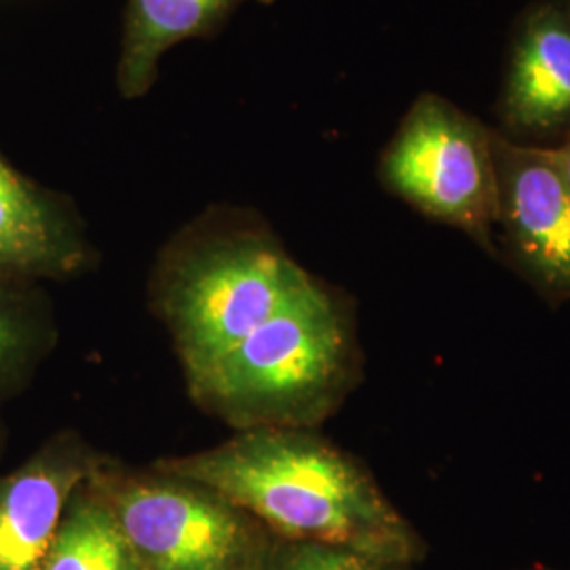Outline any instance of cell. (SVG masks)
I'll use <instances>...</instances> for the list:
<instances>
[{
	"mask_svg": "<svg viewBox=\"0 0 570 570\" xmlns=\"http://www.w3.org/2000/svg\"><path fill=\"white\" fill-rule=\"evenodd\" d=\"M569 4H570V0H569Z\"/></svg>",
	"mask_w": 570,
	"mask_h": 570,
	"instance_id": "cell-17",
	"label": "cell"
},
{
	"mask_svg": "<svg viewBox=\"0 0 570 570\" xmlns=\"http://www.w3.org/2000/svg\"><path fill=\"white\" fill-rule=\"evenodd\" d=\"M357 376L348 311L313 279L186 385L197 406L235 431L315 429L341 407Z\"/></svg>",
	"mask_w": 570,
	"mask_h": 570,
	"instance_id": "cell-3",
	"label": "cell"
},
{
	"mask_svg": "<svg viewBox=\"0 0 570 570\" xmlns=\"http://www.w3.org/2000/svg\"><path fill=\"white\" fill-rule=\"evenodd\" d=\"M497 98V131L511 142L553 148L570 138L569 0H534L511 30Z\"/></svg>",
	"mask_w": 570,
	"mask_h": 570,
	"instance_id": "cell-7",
	"label": "cell"
},
{
	"mask_svg": "<svg viewBox=\"0 0 570 570\" xmlns=\"http://www.w3.org/2000/svg\"><path fill=\"white\" fill-rule=\"evenodd\" d=\"M258 570H412L362 551L273 537Z\"/></svg>",
	"mask_w": 570,
	"mask_h": 570,
	"instance_id": "cell-13",
	"label": "cell"
},
{
	"mask_svg": "<svg viewBox=\"0 0 570 570\" xmlns=\"http://www.w3.org/2000/svg\"><path fill=\"white\" fill-rule=\"evenodd\" d=\"M242 0H127L117 87L125 100L146 96L165 53L188 39L212 37Z\"/></svg>",
	"mask_w": 570,
	"mask_h": 570,
	"instance_id": "cell-10",
	"label": "cell"
},
{
	"mask_svg": "<svg viewBox=\"0 0 570 570\" xmlns=\"http://www.w3.org/2000/svg\"><path fill=\"white\" fill-rule=\"evenodd\" d=\"M550 153L551 157H553V161L558 165V169L562 171V176H564L567 183L570 184V138L550 148Z\"/></svg>",
	"mask_w": 570,
	"mask_h": 570,
	"instance_id": "cell-14",
	"label": "cell"
},
{
	"mask_svg": "<svg viewBox=\"0 0 570 570\" xmlns=\"http://www.w3.org/2000/svg\"><path fill=\"white\" fill-rule=\"evenodd\" d=\"M524 570H551V569H541V567H534V569H524Z\"/></svg>",
	"mask_w": 570,
	"mask_h": 570,
	"instance_id": "cell-16",
	"label": "cell"
},
{
	"mask_svg": "<svg viewBox=\"0 0 570 570\" xmlns=\"http://www.w3.org/2000/svg\"><path fill=\"white\" fill-rule=\"evenodd\" d=\"M89 482L142 570H258L275 534L218 490L104 454Z\"/></svg>",
	"mask_w": 570,
	"mask_h": 570,
	"instance_id": "cell-4",
	"label": "cell"
},
{
	"mask_svg": "<svg viewBox=\"0 0 570 570\" xmlns=\"http://www.w3.org/2000/svg\"><path fill=\"white\" fill-rule=\"evenodd\" d=\"M313 279L261 216L209 207L161 249L148 294L190 381Z\"/></svg>",
	"mask_w": 570,
	"mask_h": 570,
	"instance_id": "cell-2",
	"label": "cell"
},
{
	"mask_svg": "<svg viewBox=\"0 0 570 570\" xmlns=\"http://www.w3.org/2000/svg\"><path fill=\"white\" fill-rule=\"evenodd\" d=\"M197 480L275 537L362 551L414 567L428 543L372 473L315 429L237 431L214 449L153 463Z\"/></svg>",
	"mask_w": 570,
	"mask_h": 570,
	"instance_id": "cell-1",
	"label": "cell"
},
{
	"mask_svg": "<svg viewBox=\"0 0 570 570\" xmlns=\"http://www.w3.org/2000/svg\"><path fill=\"white\" fill-rule=\"evenodd\" d=\"M492 150L505 256L548 301H570V184L550 148L511 142L494 129Z\"/></svg>",
	"mask_w": 570,
	"mask_h": 570,
	"instance_id": "cell-6",
	"label": "cell"
},
{
	"mask_svg": "<svg viewBox=\"0 0 570 570\" xmlns=\"http://www.w3.org/2000/svg\"><path fill=\"white\" fill-rule=\"evenodd\" d=\"M58 336L53 305L41 284L0 277V406L30 387Z\"/></svg>",
	"mask_w": 570,
	"mask_h": 570,
	"instance_id": "cell-11",
	"label": "cell"
},
{
	"mask_svg": "<svg viewBox=\"0 0 570 570\" xmlns=\"http://www.w3.org/2000/svg\"><path fill=\"white\" fill-rule=\"evenodd\" d=\"M94 249L77 207L0 150V277L42 284L79 275Z\"/></svg>",
	"mask_w": 570,
	"mask_h": 570,
	"instance_id": "cell-9",
	"label": "cell"
},
{
	"mask_svg": "<svg viewBox=\"0 0 570 570\" xmlns=\"http://www.w3.org/2000/svg\"><path fill=\"white\" fill-rule=\"evenodd\" d=\"M89 478L72 494L39 570H142Z\"/></svg>",
	"mask_w": 570,
	"mask_h": 570,
	"instance_id": "cell-12",
	"label": "cell"
},
{
	"mask_svg": "<svg viewBox=\"0 0 570 570\" xmlns=\"http://www.w3.org/2000/svg\"><path fill=\"white\" fill-rule=\"evenodd\" d=\"M4 442H7V429H4L2 416H0V454H2V449H4Z\"/></svg>",
	"mask_w": 570,
	"mask_h": 570,
	"instance_id": "cell-15",
	"label": "cell"
},
{
	"mask_svg": "<svg viewBox=\"0 0 570 570\" xmlns=\"http://www.w3.org/2000/svg\"><path fill=\"white\" fill-rule=\"evenodd\" d=\"M494 129L440 94L410 104L379 159V180L429 220L497 254Z\"/></svg>",
	"mask_w": 570,
	"mask_h": 570,
	"instance_id": "cell-5",
	"label": "cell"
},
{
	"mask_svg": "<svg viewBox=\"0 0 570 570\" xmlns=\"http://www.w3.org/2000/svg\"><path fill=\"white\" fill-rule=\"evenodd\" d=\"M102 456L66 429L0 475V570H39L72 494Z\"/></svg>",
	"mask_w": 570,
	"mask_h": 570,
	"instance_id": "cell-8",
	"label": "cell"
}]
</instances>
